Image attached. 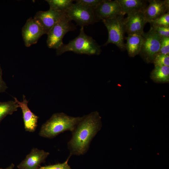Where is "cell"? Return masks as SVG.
<instances>
[{"mask_svg":"<svg viewBox=\"0 0 169 169\" xmlns=\"http://www.w3.org/2000/svg\"><path fill=\"white\" fill-rule=\"evenodd\" d=\"M102 126L101 118L97 111L82 117L68 143L70 154L80 155L87 151L90 143Z\"/></svg>","mask_w":169,"mask_h":169,"instance_id":"obj_1","label":"cell"},{"mask_svg":"<svg viewBox=\"0 0 169 169\" xmlns=\"http://www.w3.org/2000/svg\"><path fill=\"white\" fill-rule=\"evenodd\" d=\"M82 117H73L62 113L53 114L41 126L39 135L52 138L64 132L73 131Z\"/></svg>","mask_w":169,"mask_h":169,"instance_id":"obj_2","label":"cell"},{"mask_svg":"<svg viewBox=\"0 0 169 169\" xmlns=\"http://www.w3.org/2000/svg\"><path fill=\"white\" fill-rule=\"evenodd\" d=\"M68 51L79 54L99 55L101 49L92 37L85 33L84 27L81 26L79 35L67 44H63L56 49V54L59 55Z\"/></svg>","mask_w":169,"mask_h":169,"instance_id":"obj_3","label":"cell"},{"mask_svg":"<svg viewBox=\"0 0 169 169\" xmlns=\"http://www.w3.org/2000/svg\"><path fill=\"white\" fill-rule=\"evenodd\" d=\"M124 16L121 15L102 20L106 27L108 33V39L104 44L105 46L109 44H113L121 50L125 49L124 43L125 32Z\"/></svg>","mask_w":169,"mask_h":169,"instance_id":"obj_4","label":"cell"},{"mask_svg":"<svg viewBox=\"0 0 169 169\" xmlns=\"http://www.w3.org/2000/svg\"><path fill=\"white\" fill-rule=\"evenodd\" d=\"M75 28V26L65 14L54 24L48 33V47L49 48L57 49L63 44V39L64 35L67 32L74 30Z\"/></svg>","mask_w":169,"mask_h":169,"instance_id":"obj_5","label":"cell"},{"mask_svg":"<svg viewBox=\"0 0 169 169\" xmlns=\"http://www.w3.org/2000/svg\"><path fill=\"white\" fill-rule=\"evenodd\" d=\"M143 38L139 54L147 62H153L159 50L161 37L151 27L149 31L142 34Z\"/></svg>","mask_w":169,"mask_h":169,"instance_id":"obj_6","label":"cell"},{"mask_svg":"<svg viewBox=\"0 0 169 169\" xmlns=\"http://www.w3.org/2000/svg\"><path fill=\"white\" fill-rule=\"evenodd\" d=\"M65 13L70 21H74L81 27L97 22L93 10L76 3H73Z\"/></svg>","mask_w":169,"mask_h":169,"instance_id":"obj_7","label":"cell"},{"mask_svg":"<svg viewBox=\"0 0 169 169\" xmlns=\"http://www.w3.org/2000/svg\"><path fill=\"white\" fill-rule=\"evenodd\" d=\"M22 34L25 46L29 47L36 44L39 39L46 33L40 25L31 17L26 21L22 30Z\"/></svg>","mask_w":169,"mask_h":169,"instance_id":"obj_8","label":"cell"},{"mask_svg":"<svg viewBox=\"0 0 169 169\" xmlns=\"http://www.w3.org/2000/svg\"><path fill=\"white\" fill-rule=\"evenodd\" d=\"M94 12L97 22L124 15L117 0H103L94 10Z\"/></svg>","mask_w":169,"mask_h":169,"instance_id":"obj_9","label":"cell"},{"mask_svg":"<svg viewBox=\"0 0 169 169\" xmlns=\"http://www.w3.org/2000/svg\"><path fill=\"white\" fill-rule=\"evenodd\" d=\"M65 12L49 9L37 12L33 18L48 34L54 24L65 14Z\"/></svg>","mask_w":169,"mask_h":169,"instance_id":"obj_10","label":"cell"},{"mask_svg":"<svg viewBox=\"0 0 169 169\" xmlns=\"http://www.w3.org/2000/svg\"><path fill=\"white\" fill-rule=\"evenodd\" d=\"M147 21L143 12H139L127 15L124 18V26L125 32L128 35H142Z\"/></svg>","mask_w":169,"mask_h":169,"instance_id":"obj_11","label":"cell"},{"mask_svg":"<svg viewBox=\"0 0 169 169\" xmlns=\"http://www.w3.org/2000/svg\"><path fill=\"white\" fill-rule=\"evenodd\" d=\"M49 154L44 150L33 148L17 167L18 169H39Z\"/></svg>","mask_w":169,"mask_h":169,"instance_id":"obj_12","label":"cell"},{"mask_svg":"<svg viewBox=\"0 0 169 169\" xmlns=\"http://www.w3.org/2000/svg\"><path fill=\"white\" fill-rule=\"evenodd\" d=\"M149 4L143 11L147 23H150L154 20L169 12V0H150Z\"/></svg>","mask_w":169,"mask_h":169,"instance_id":"obj_13","label":"cell"},{"mask_svg":"<svg viewBox=\"0 0 169 169\" xmlns=\"http://www.w3.org/2000/svg\"><path fill=\"white\" fill-rule=\"evenodd\" d=\"M13 98L22 110L25 130L30 132L35 131L37 127L39 117L29 109L28 105V101L24 95H23V100L21 102L18 101L16 97Z\"/></svg>","mask_w":169,"mask_h":169,"instance_id":"obj_14","label":"cell"},{"mask_svg":"<svg viewBox=\"0 0 169 169\" xmlns=\"http://www.w3.org/2000/svg\"><path fill=\"white\" fill-rule=\"evenodd\" d=\"M125 15L143 12L146 7V1L142 0H117Z\"/></svg>","mask_w":169,"mask_h":169,"instance_id":"obj_15","label":"cell"},{"mask_svg":"<svg viewBox=\"0 0 169 169\" xmlns=\"http://www.w3.org/2000/svg\"><path fill=\"white\" fill-rule=\"evenodd\" d=\"M126 43L125 48L127 50L129 56L134 57L139 54L141 51L143 38L142 35L133 34L128 35L125 37Z\"/></svg>","mask_w":169,"mask_h":169,"instance_id":"obj_16","label":"cell"},{"mask_svg":"<svg viewBox=\"0 0 169 169\" xmlns=\"http://www.w3.org/2000/svg\"><path fill=\"white\" fill-rule=\"evenodd\" d=\"M151 77L157 82H168L169 81V66H155L151 73Z\"/></svg>","mask_w":169,"mask_h":169,"instance_id":"obj_17","label":"cell"},{"mask_svg":"<svg viewBox=\"0 0 169 169\" xmlns=\"http://www.w3.org/2000/svg\"><path fill=\"white\" fill-rule=\"evenodd\" d=\"M18 106L14 100L0 102V123L7 115L17 110Z\"/></svg>","mask_w":169,"mask_h":169,"instance_id":"obj_18","label":"cell"},{"mask_svg":"<svg viewBox=\"0 0 169 169\" xmlns=\"http://www.w3.org/2000/svg\"><path fill=\"white\" fill-rule=\"evenodd\" d=\"M51 9L65 12L73 4L72 0H46Z\"/></svg>","mask_w":169,"mask_h":169,"instance_id":"obj_19","label":"cell"},{"mask_svg":"<svg viewBox=\"0 0 169 169\" xmlns=\"http://www.w3.org/2000/svg\"><path fill=\"white\" fill-rule=\"evenodd\" d=\"M150 23L152 27H169V12L154 20Z\"/></svg>","mask_w":169,"mask_h":169,"instance_id":"obj_20","label":"cell"},{"mask_svg":"<svg viewBox=\"0 0 169 169\" xmlns=\"http://www.w3.org/2000/svg\"><path fill=\"white\" fill-rule=\"evenodd\" d=\"M153 62L155 66H169V55L157 53L155 55Z\"/></svg>","mask_w":169,"mask_h":169,"instance_id":"obj_21","label":"cell"},{"mask_svg":"<svg viewBox=\"0 0 169 169\" xmlns=\"http://www.w3.org/2000/svg\"><path fill=\"white\" fill-rule=\"evenodd\" d=\"M71 156L70 154L67 160L63 163L40 166L39 169H72L68 164V161Z\"/></svg>","mask_w":169,"mask_h":169,"instance_id":"obj_22","label":"cell"},{"mask_svg":"<svg viewBox=\"0 0 169 169\" xmlns=\"http://www.w3.org/2000/svg\"><path fill=\"white\" fill-rule=\"evenodd\" d=\"M103 0H77L75 3L79 4L93 10Z\"/></svg>","mask_w":169,"mask_h":169,"instance_id":"obj_23","label":"cell"},{"mask_svg":"<svg viewBox=\"0 0 169 169\" xmlns=\"http://www.w3.org/2000/svg\"><path fill=\"white\" fill-rule=\"evenodd\" d=\"M158 53L169 55V37H161L160 48Z\"/></svg>","mask_w":169,"mask_h":169,"instance_id":"obj_24","label":"cell"},{"mask_svg":"<svg viewBox=\"0 0 169 169\" xmlns=\"http://www.w3.org/2000/svg\"><path fill=\"white\" fill-rule=\"evenodd\" d=\"M151 27L161 37H169V27Z\"/></svg>","mask_w":169,"mask_h":169,"instance_id":"obj_25","label":"cell"},{"mask_svg":"<svg viewBox=\"0 0 169 169\" xmlns=\"http://www.w3.org/2000/svg\"><path fill=\"white\" fill-rule=\"evenodd\" d=\"M2 75V70L0 64V93L5 92L8 88L6 84L3 79Z\"/></svg>","mask_w":169,"mask_h":169,"instance_id":"obj_26","label":"cell"},{"mask_svg":"<svg viewBox=\"0 0 169 169\" xmlns=\"http://www.w3.org/2000/svg\"><path fill=\"white\" fill-rule=\"evenodd\" d=\"M15 165L13 163H11L9 166L5 168H0V169H13Z\"/></svg>","mask_w":169,"mask_h":169,"instance_id":"obj_27","label":"cell"}]
</instances>
